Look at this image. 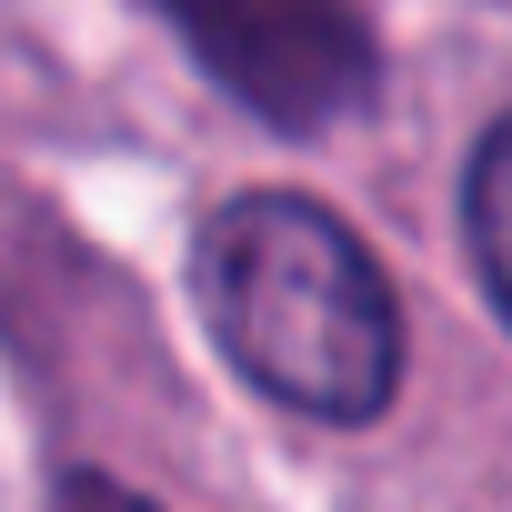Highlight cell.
<instances>
[{
  "instance_id": "6da1fadb",
  "label": "cell",
  "mask_w": 512,
  "mask_h": 512,
  "mask_svg": "<svg viewBox=\"0 0 512 512\" xmlns=\"http://www.w3.org/2000/svg\"><path fill=\"white\" fill-rule=\"evenodd\" d=\"M201 312L251 392L312 422H372L402 382V312L342 211L302 191H241L201 231Z\"/></svg>"
},
{
  "instance_id": "7a4b0ae2",
  "label": "cell",
  "mask_w": 512,
  "mask_h": 512,
  "mask_svg": "<svg viewBox=\"0 0 512 512\" xmlns=\"http://www.w3.org/2000/svg\"><path fill=\"white\" fill-rule=\"evenodd\" d=\"M181 41L282 131H332L372 91V41L352 0H161Z\"/></svg>"
},
{
  "instance_id": "3957f363",
  "label": "cell",
  "mask_w": 512,
  "mask_h": 512,
  "mask_svg": "<svg viewBox=\"0 0 512 512\" xmlns=\"http://www.w3.org/2000/svg\"><path fill=\"white\" fill-rule=\"evenodd\" d=\"M462 221H472V262L492 282V302L512 312V121L472 151V181H462Z\"/></svg>"
},
{
  "instance_id": "277c9868",
  "label": "cell",
  "mask_w": 512,
  "mask_h": 512,
  "mask_svg": "<svg viewBox=\"0 0 512 512\" xmlns=\"http://www.w3.org/2000/svg\"><path fill=\"white\" fill-rule=\"evenodd\" d=\"M61 512H151V502H131V492L101 482V472H71V482H61Z\"/></svg>"
}]
</instances>
